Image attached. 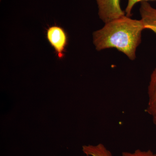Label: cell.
I'll list each match as a JSON object with an SVG mask.
<instances>
[{
  "label": "cell",
  "instance_id": "6",
  "mask_svg": "<svg viewBox=\"0 0 156 156\" xmlns=\"http://www.w3.org/2000/svg\"><path fill=\"white\" fill-rule=\"evenodd\" d=\"M82 151L87 156H112L110 151L101 143L95 145L83 146Z\"/></svg>",
  "mask_w": 156,
  "mask_h": 156
},
{
  "label": "cell",
  "instance_id": "7",
  "mask_svg": "<svg viewBox=\"0 0 156 156\" xmlns=\"http://www.w3.org/2000/svg\"><path fill=\"white\" fill-rule=\"evenodd\" d=\"M122 156H156V154L151 150L144 151L137 149L133 152H123Z\"/></svg>",
  "mask_w": 156,
  "mask_h": 156
},
{
  "label": "cell",
  "instance_id": "4",
  "mask_svg": "<svg viewBox=\"0 0 156 156\" xmlns=\"http://www.w3.org/2000/svg\"><path fill=\"white\" fill-rule=\"evenodd\" d=\"M141 20L145 29H149L156 34V9L147 2H142L139 9Z\"/></svg>",
  "mask_w": 156,
  "mask_h": 156
},
{
  "label": "cell",
  "instance_id": "3",
  "mask_svg": "<svg viewBox=\"0 0 156 156\" xmlns=\"http://www.w3.org/2000/svg\"><path fill=\"white\" fill-rule=\"evenodd\" d=\"M98 7V14L105 23L125 16L120 5V0H95Z\"/></svg>",
  "mask_w": 156,
  "mask_h": 156
},
{
  "label": "cell",
  "instance_id": "2",
  "mask_svg": "<svg viewBox=\"0 0 156 156\" xmlns=\"http://www.w3.org/2000/svg\"><path fill=\"white\" fill-rule=\"evenodd\" d=\"M46 37L57 58L60 60L64 58L69 41L66 31L59 26H51L46 29Z\"/></svg>",
  "mask_w": 156,
  "mask_h": 156
},
{
  "label": "cell",
  "instance_id": "8",
  "mask_svg": "<svg viewBox=\"0 0 156 156\" xmlns=\"http://www.w3.org/2000/svg\"><path fill=\"white\" fill-rule=\"evenodd\" d=\"M148 1H156V0H128V4L125 10L126 16L128 17H131L132 15L131 11L132 9L136 3L139 2H147Z\"/></svg>",
  "mask_w": 156,
  "mask_h": 156
},
{
  "label": "cell",
  "instance_id": "5",
  "mask_svg": "<svg viewBox=\"0 0 156 156\" xmlns=\"http://www.w3.org/2000/svg\"><path fill=\"white\" fill-rule=\"evenodd\" d=\"M148 102L146 112L156 126V67L150 76L147 89Z\"/></svg>",
  "mask_w": 156,
  "mask_h": 156
},
{
  "label": "cell",
  "instance_id": "1",
  "mask_svg": "<svg viewBox=\"0 0 156 156\" xmlns=\"http://www.w3.org/2000/svg\"><path fill=\"white\" fill-rule=\"evenodd\" d=\"M144 29L141 20L132 19L125 15L107 23L102 28L94 32L93 44L98 51L115 48L134 60Z\"/></svg>",
  "mask_w": 156,
  "mask_h": 156
}]
</instances>
